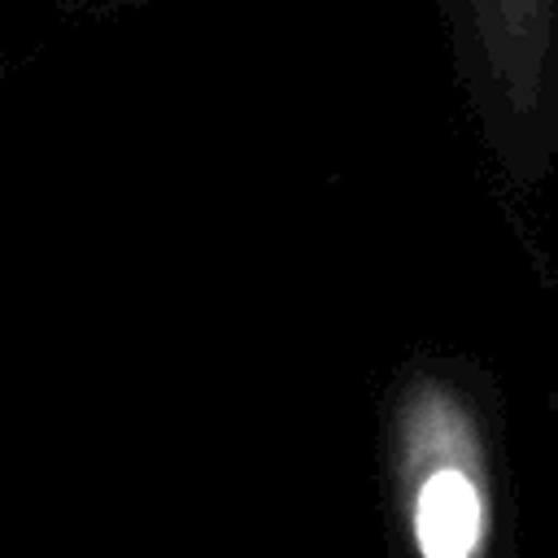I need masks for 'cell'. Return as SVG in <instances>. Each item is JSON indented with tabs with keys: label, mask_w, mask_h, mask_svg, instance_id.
<instances>
[{
	"label": "cell",
	"mask_w": 558,
	"mask_h": 558,
	"mask_svg": "<svg viewBox=\"0 0 558 558\" xmlns=\"http://www.w3.org/2000/svg\"><path fill=\"white\" fill-rule=\"evenodd\" d=\"M52 4L70 17H126V13H140L157 0H52Z\"/></svg>",
	"instance_id": "cell-3"
},
{
	"label": "cell",
	"mask_w": 558,
	"mask_h": 558,
	"mask_svg": "<svg viewBox=\"0 0 558 558\" xmlns=\"http://www.w3.org/2000/svg\"><path fill=\"white\" fill-rule=\"evenodd\" d=\"M436 13L493 174L541 192L558 166V0H436Z\"/></svg>",
	"instance_id": "cell-2"
},
{
	"label": "cell",
	"mask_w": 558,
	"mask_h": 558,
	"mask_svg": "<svg viewBox=\"0 0 558 558\" xmlns=\"http://www.w3.org/2000/svg\"><path fill=\"white\" fill-rule=\"evenodd\" d=\"M384 480L401 558H506L497 384L462 353H414L384 397Z\"/></svg>",
	"instance_id": "cell-1"
}]
</instances>
